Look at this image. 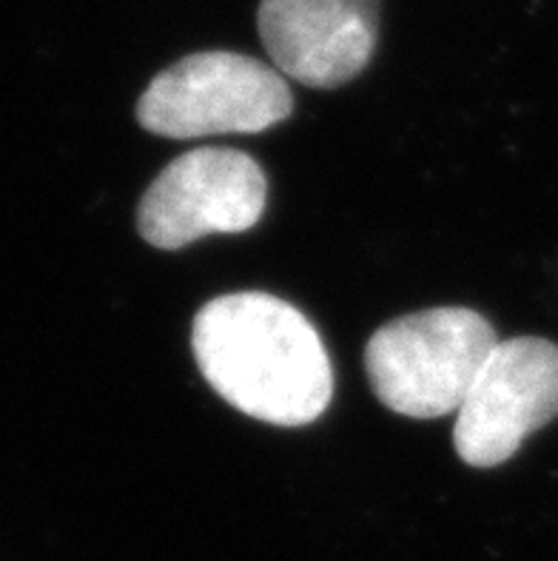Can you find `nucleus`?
Returning a JSON list of instances; mask_svg holds the SVG:
<instances>
[{
  "label": "nucleus",
  "instance_id": "f03ea898",
  "mask_svg": "<svg viewBox=\"0 0 558 561\" xmlns=\"http://www.w3.org/2000/svg\"><path fill=\"white\" fill-rule=\"evenodd\" d=\"M499 345L493 325L470 308H431L382 325L365 368L382 405L410 420L459 413Z\"/></svg>",
  "mask_w": 558,
  "mask_h": 561
},
{
  "label": "nucleus",
  "instance_id": "f257e3e1",
  "mask_svg": "<svg viewBox=\"0 0 558 561\" xmlns=\"http://www.w3.org/2000/svg\"><path fill=\"white\" fill-rule=\"evenodd\" d=\"M191 348L228 405L269 425H311L333 397L322 336L303 311L271 294L212 299L194 317Z\"/></svg>",
  "mask_w": 558,
  "mask_h": 561
},
{
  "label": "nucleus",
  "instance_id": "20e7f679",
  "mask_svg": "<svg viewBox=\"0 0 558 561\" xmlns=\"http://www.w3.org/2000/svg\"><path fill=\"white\" fill-rule=\"evenodd\" d=\"M269 183L254 157L194 149L157 174L137 208V231L155 249L178 251L208 234H242L265 214Z\"/></svg>",
  "mask_w": 558,
  "mask_h": 561
},
{
  "label": "nucleus",
  "instance_id": "39448f33",
  "mask_svg": "<svg viewBox=\"0 0 558 561\" xmlns=\"http://www.w3.org/2000/svg\"><path fill=\"white\" fill-rule=\"evenodd\" d=\"M558 416V345L499 340L456 413L453 445L470 468H496Z\"/></svg>",
  "mask_w": 558,
  "mask_h": 561
},
{
  "label": "nucleus",
  "instance_id": "7ed1b4c3",
  "mask_svg": "<svg viewBox=\"0 0 558 561\" xmlns=\"http://www.w3.org/2000/svg\"><path fill=\"white\" fill-rule=\"evenodd\" d=\"M294 98L283 75L237 51H197L166 66L137 103L146 131L174 140L257 135L288 121Z\"/></svg>",
  "mask_w": 558,
  "mask_h": 561
},
{
  "label": "nucleus",
  "instance_id": "423d86ee",
  "mask_svg": "<svg viewBox=\"0 0 558 561\" xmlns=\"http://www.w3.org/2000/svg\"><path fill=\"white\" fill-rule=\"evenodd\" d=\"M382 0H262V46L283 71L311 89H337L365 71L379 35Z\"/></svg>",
  "mask_w": 558,
  "mask_h": 561
}]
</instances>
